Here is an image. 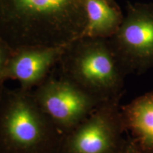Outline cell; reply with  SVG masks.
Listing matches in <instances>:
<instances>
[{
    "label": "cell",
    "instance_id": "obj_1",
    "mask_svg": "<svg viewBox=\"0 0 153 153\" xmlns=\"http://www.w3.org/2000/svg\"><path fill=\"white\" fill-rule=\"evenodd\" d=\"M87 24L85 0H0V38L14 51L64 46Z\"/></svg>",
    "mask_w": 153,
    "mask_h": 153
},
{
    "label": "cell",
    "instance_id": "obj_2",
    "mask_svg": "<svg viewBox=\"0 0 153 153\" xmlns=\"http://www.w3.org/2000/svg\"><path fill=\"white\" fill-rule=\"evenodd\" d=\"M61 139L32 91L5 88L0 98V153H58Z\"/></svg>",
    "mask_w": 153,
    "mask_h": 153
},
{
    "label": "cell",
    "instance_id": "obj_3",
    "mask_svg": "<svg viewBox=\"0 0 153 153\" xmlns=\"http://www.w3.org/2000/svg\"><path fill=\"white\" fill-rule=\"evenodd\" d=\"M60 76L101 101L123 97L126 74L108 38H78L65 48Z\"/></svg>",
    "mask_w": 153,
    "mask_h": 153
},
{
    "label": "cell",
    "instance_id": "obj_4",
    "mask_svg": "<svg viewBox=\"0 0 153 153\" xmlns=\"http://www.w3.org/2000/svg\"><path fill=\"white\" fill-rule=\"evenodd\" d=\"M104 101L68 133L63 135L58 153H118L126 133L120 101Z\"/></svg>",
    "mask_w": 153,
    "mask_h": 153
},
{
    "label": "cell",
    "instance_id": "obj_5",
    "mask_svg": "<svg viewBox=\"0 0 153 153\" xmlns=\"http://www.w3.org/2000/svg\"><path fill=\"white\" fill-rule=\"evenodd\" d=\"M108 41L126 75L153 69V4L128 2L127 14Z\"/></svg>",
    "mask_w": 153,
    "mask_h": 153
},
{
    "label": "cell",
    "instance_id": "obj_6",
    "mask_svg": "<svg viewBox=\"0 0 153 153\" xmlns=\"http://www.w3.org/2000/svg\"><path fill=\"white\" fill-rule=\"evenodd\" d=\"M32 94L62 137L104 101L61 76H48L32 90Z\"/></svg>",
    "mask_w": 153,
    "mask_h": 153
},
{
    "label": "cell",
    "instance_id": "obj_7",
    "mask_svg": "<svg viewBox=\"0 0 153 153\" xmlns=\"http://www.w3.org/2000/svg\"><path fill=\"white\" fill-rule=\"evenodd\" d=\"M66 45L14 50L7 68V79L16 80L19 87L32 91L47 79L51 70L58 64Z\"/></svg>",
    "mask_w": 153,
    "mask_h": 153
},
{
    "label": "cell",
    "instance_id": "obj_8",
    "mask_svg": "<svg viewBox=\"0 0 153 153\" xmlns=\"http://www.w3.org/2000/svg\"><path fill=\"white\" fill-rule=\"evenodd\" d=\"M126 133L141 150L153 153V91L121 106Z\"/></svg>",
    "mask_w": 153,
    "mask_h": 153
},
{
    "label": "cell",
    "instance_id": "obj_9",
    "mask_svg": "<svg viewBox=\"0 0 153 153\" xmlns=\"http://www.w3.org/2000/svg\"><path fill=\"white\" fill-rule=\"evenodd\" d=\"M85 7L87 24L82 36L111 37L118 29L124 17L118 5L105 0H85Z\"/></svg>",
    "mask_w": 153,
    "mask_h": 153
},
{
    "label": "cell",
    "instance_id": "obj_10",
    "mask_svg": "<svg viewBox=\"0 0 153 153\" xmlns=\"http://www.w3.org/2000/svg\"><path fill=\"white\" fill-rule=\"evenodd\" d=\"M14 50L0 38V98L5 89L4 82L7 80V72Z\"/></svg>",
    "mask_w": 153,
    "mask_h": 153
},
{
    "label": "cell",
    "instance_id": "obj_11",
    "mask_svg": "<svg viewBox=\"0 0 153 153\" xmlns=\"http://www.w3.org/2000/svg\"><path fill=\"white\" fill-rule=\"evenodd\" d=\"M118 153H148L141 150L138 145L135 143L133 139L128 135L126 138V141Z\"/></svg>",
    "mask_w": 153,
    "mask_h": 153
},
{
    "label": "cell",
    "instance_id": "obj_12",
    "mask_svg": "<svg viewBox=\"0 0 153 153\" xmlns=\"http://www.w3.org/2000/svg\"><path fill=\"white\" fill-rule=\"evenodd\" d=\"M105 1H108V2L112 4H114V5L117 4L116 3V1H115V0H105Z\"/></svg>",
    "mask_w": 153,
    "mask_h": 153
}]
</instances>
